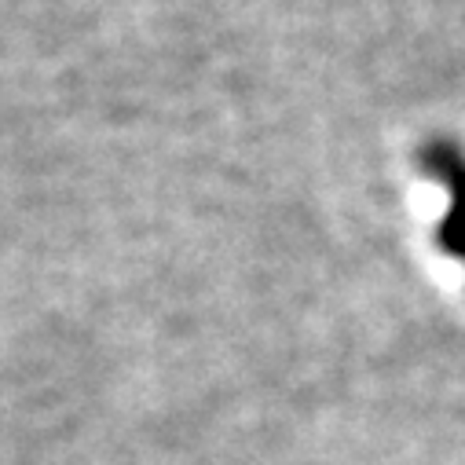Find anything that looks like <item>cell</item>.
Masks as SVG:
<instances>
[{"instance_id":"1","label":"cell","mask_w":465,"mask_h":465,"mask_svg":"<svg viewBox=\"0 0 465 465\" xmlns=\"http://www.w3.org/2000/svg\"><path fill=\"white\" fill-rule=\"evenodd\" d=\"M421 169L450 191V209L436 227V242L443 253L465 261V151L450 140H432L421 147Z\"/></svg>"}]
</instances>
